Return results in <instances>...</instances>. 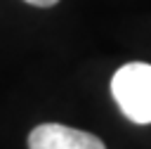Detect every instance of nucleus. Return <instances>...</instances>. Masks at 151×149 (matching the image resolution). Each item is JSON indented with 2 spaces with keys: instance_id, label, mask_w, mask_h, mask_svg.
<instances>
[{
  "instance_id": "obj_1",
  "label": "nucleus",
  "mask_w": 151,
  "mask_h": 149,
  "mask_svg": "<svg viewBox=\"0 0 151 149\" xmlns=\"http://www.w3.org/2000/svg\"><path fill=\"white\" fill-rule=\"evenodd\" d=\"M111 95L132 123H151V64L130 61L111 78Z\"/></svg>"
},
{
  "instance_id": "obj_2",
  "label": "nucleus",
  "mask_w": 151,
  "mask_h": 149,
  "mask_svg": "<svg viewBox=\"0 0 151 149\" xmlns=\"http://www.w3.org/2000/svg\"><path fill=\"white\" fill-rule=\"evenodd\" d=\"M28 149H106V144L92 132L61 123H42L28 132Z\"/></svg>"
},
{
  "instance_id": "obj_3",
  "label": "nucleus",
  "mask_w": 151,
  "mask_h": 149,
  "mask_svg": "<svg viewBox=\"0 0 151 149\" xmlns=\"http://www.w3.org/2000/svg\"><path fill=\"white\" fill-rule=\"evenodd\" d=\"M24 2H28V5H35V7H52V5H57L59 0H24Z\"/></svg>"
}]
</instances>
